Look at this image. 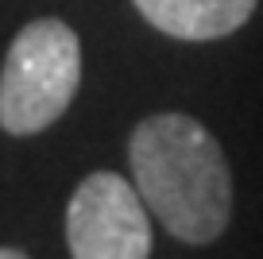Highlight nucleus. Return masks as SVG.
I'll return each instance as SVG.
<instances>
[{
  "label": "nucleus",
  "mask_w": 263,
  "mask_h": 259,
  "mask_svg": "<svg viewBox=\"0 0 263 259\" xmlns=\"http://www.w3.org/2000/svg\"><path fill=\"white\" fill-rule=\"evenodd\" d=\"M132 186L159 225L182 244H213L232 220L224 147L186 113H155L128 139Z\"/></svg>",
  "instance_id": "f257e3e1"
},
{
  "label": "nucleus",
  "mask_w": 263,
  "mask_h": 259,
  "mask_svg": "<svg viewBox=\"0 0 263 259\" xmlns=\"http://www.w3.org/2000/svg\"><path fill=\"white\" fill-rule=\"evenodd\" d=\"M82 85V43L62 20H31L12 39L0 70V128L35 136L70 108Z\"/></svg>",
  "instance_id": "f03ea898"
},
{
  "label": "nucleus",
  "mask_w": 263,
  "mask_h": 259,
  "mask_svg": "<svg viewBox=\"0 0 263 259\" xmlns=\"http://www.w3.org/2000/svg\"><path fill=\"white\" fill-rule=\"evenodd\" d=\"M66 244L74 259H147L151 217L140 190L112 170H97L70 197Z\"/></svg>",
  "instance_id": "7ed1b4c3"
},
{
  "label": "nucleus",
  "mask_w": 263,
  "mask_h": 259,
  "mask_svg": "<svg viewBox=\"0 0 263 259\" xmlns=\"http://www.w3.org/2000/svg\"><path fill=\"white\" fill-rule=\"evenodd\" d=\"M155 31L186 43H209L240 31L259 0H132Z\"/></svg>",
  "instance_id": "20e7f679"
},
{
  "label": "nucleus",
  "mask_w": 263,
  "mask_h": 259,
  "mask_svg": "<svg viewBox=\"0 0 263 259\" xmlns=\"http://www.w3.org/2000/svg\"><path fill=\"white\" fill-rule=\"evenodd\" d=\"M0 259H27L24 251H16V248H0Z\"/></svg>",
  "instance_id": "39448f33"
}]
</instances>
